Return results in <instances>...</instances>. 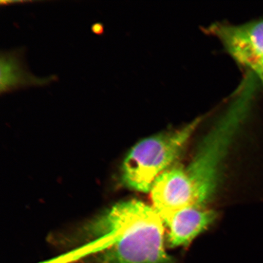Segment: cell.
Instances as JSON below:
<instances>
[{
    "label": "cell",
    "instance_id": "1",
    "mask_svg": "<svg viewBox=\"0 0 263 263\" xmlns=\"http://www.w3.org/2000/svg\"><path fill=\"white\" fill-rule=\"evenodd\" d=\"M258 82L245 76L231 103L209 132L186 166L170 167L157 177L151 190L160 214L189 206H205L218 185L230 144L251 113Z\"/></svg>",
    "mask_w": 263,
    "mask_h": 263
},
{
    "label": "cell",
    "instance_id": "2",
    "mask_svg": "<svg viewBox=\"0 0 263 263\" xmlns=\"http://www.w3.org/2000/svg\"><path fill=\"white\" fill-rule=\"evenodd\" d=\"M164 228L153 205L131 199L92 220L85 234L98 246L97 263H177L166 251Z\"/></svg>",
    "mask_w": 263,
    "mask_h": 263
},
{
    "label": "cell",
    "instance_id": "3",
    "mask_svg": "<svg viewBox=\"0 0 263 263\" xmlns=\"http://www.w3.org/2000/svg\"><path fill=\"white\" fill-rule=\"evenodd\" d=\"M202 117L184 126L137 143L124 160L122 181L128 188L142 193L150 192L155 180L169 169L202 123Z\"/></svg>",
    "mask_w": 263,
    "mask_h": 263
},
{
    "label": "cell",
    "instance_id": "4",
    "mask_svg": "<svg viewBox=\"0 0 263 263\" xmlns=\"http://www.w3.org/2000/svg\"><path fill=\"white\" fill-rule=\"evenodd\" d=\"M209 30L239 65L255 76L263 90V17L240 25L215 24Z\"/></svg>",
    "mask_w": 263,
    "mask_h": 263
},
{
    "label": "cell",
    "instance_id": "5",
    "mask_svg": "<svg viewBox=\"0 0 263 263\" xmlns=\"http://www.w3.org/2000/svg\"><path fill=\"white\" fill-rule=\"evenodd\" d=\"M160 215L167 229V244L173 248L189 245L215 221L216 213L205 206H189Z\"/></svg>",
    "mask_w": 263,
    "mask_h": 263
},
{
    "label": "cell",
    "instance_id": "6",
    "mask_svg": "<svg viewBox=\"0 0 263 263\" xmlns=\"http://www.w3.org/2000/svg\"><path fill=\"white\" fill-rule=\"evenodd\" d=\"M51 79L39 78L26 71L19 53L6 52L1 55L0 89L5 93L20 87L44 84Z\"/></svg>",
    "mask_w": 263,
    "mask_h": 263
}]
</instances>
